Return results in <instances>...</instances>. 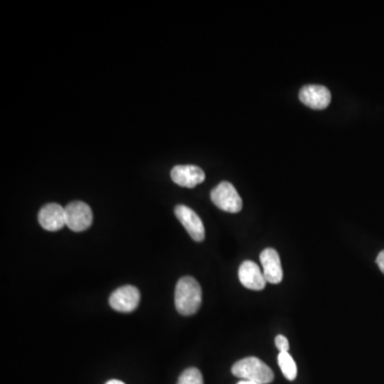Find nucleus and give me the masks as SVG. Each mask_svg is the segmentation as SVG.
Wrapping results in <instances>:
<instances>
[{
  "instance_id": "nucleus-1",
  "label": "nucleus",
  "mask_w": 384,
  "mask_h": 384,
  "mask_svg": "<svg viewBox=\"0 0 384 384\" xmlns=\"http://www.w3.org/2000/svg\"><path fill=\"white\" fill-rule=\"evenodd\" d=\"M175 307L180 315L196 314L202 305V288L192 277H184L177 282L175 288Z\"/></svg>"
},
{
  "instance_id": "nucleus-2",
  "label": "nucleus",
  "mask_w": 384,
  "mask_h": 384,
  "mask_svg": "<svg viewBox=\"0 0 384 384\" xmlns=\"http://www.w3.org/2000/svg\"><path fill=\"white\" fill-rule=\"evenodd\" d=\"M232 373L235 377L258 384L271 383L275 379L273 369L256 356H248L235 363Z\"/></svg>"
},
{
  "instance_id": "nucleus-3",
  "label": "nucleus",
  "mask_w": 384,
  "mask_h": 384,
  "mask_svg": "<svg viewBox=\"0 0 384 384\" xmlns=\"http://www.w3.org/2000/svg\"><path fill=\"white\" fill-rule=\"evenodd\" d=\"M211 199L214 204L228 213H239L243 209V200L231 182H222L212 190Z\"/></svg>"
},
{
  "instance_id": "nucleus-4",
  "label": "nucleus",
  "mask_w": 384,
  "mask_h": 384,
  "mask_svg": "<svg viewBox=\"0 0 384 384\" xmlns=\"http://www.w3.org/2000/svg\"><path fill=\"white\" fill-rule=\"evenodd\" d=\"M65 221L70 230L84 232L90 228L93 221V214L90 207L82 201H74L65 207Z\"/></svg>"
},
{
  "instance_id": "nucleus-5",
  "label": "nucleus",
  "mask_w": 384,
  "mask_h": 384,
  "mask_svg": "<svg viewBox=\"0 0 384 384\" xmlns=\"http://www.w3.org/2000/svg\"><path fill=\"white\" fill-rule=\"evenodd\" d=\"M140 292L136 286L125 285L119 287L110 295L109 305L114 311L131 313L140 303Z\"/></svg>"
},
{
  "instance_id": "nucleus-6",
  "label": "nucleus",
  "mask_w": 384,
  "mask_h": 384,
  "mask_svg": "<svg viewBox=\"0 0 384 384\" xmlns=\"http://www.w3.org/2000/svg\"><path fill=\"white\" fill-rule=\"evenodd\" d=\"M174 213L182 226L186 229L191 238L198 243L204 241V226H203L202 220L194 209H191L186 205H177L174 209Z\"/></svg>"
},
{
  "instance_id": "nucleus-7",
  "label": "nucleus",
  "mask_w": 384,
  "mask_h": 384,
  "mask_svg": "<svg viewBox=\"0 0 384 384\" xmlns=\"http://www.w3.org/2000/svg\"><path fill=\"white\" fill-rule=\"evenodd\" d=\"M299 99L312 109H326L331 103V92L327 87L320 84H307L301 88Z\"/></svg>"
},
{
  "instance_id": "nucleus-8",
  "label": "nucleus",
  "mask_w": 384,
  "mask_h": 384,
  "mask_svg": "<svg viewBox=\"0 0 384 384\" xmlns=\"http://www.w3.org/2000/svg\"><path fill=\"white\" fill-rule=\"evenodd\" d=\"M260 260L266 281L270 284L281 283L283 280V269L279 253L273 248H267L260 253Z\"/></svg>"
},
{
  "instance_id": "nucleus-9",
  "label": "nucleus",
  "mask_w": 384,
  "mask_h": 384,
  "mask_svg": "<svg viewBox=\"0 0 384 384\" xmlns=\"http://www.w3.org/2000/svg\"><path fill=\"white\" fill-rule=\"evenodd\" d=\"M171 178L178 186L194 188L205 180V173L197 165H175L171 171Z\"/></svg>"
},
{
  "instance_id": "nucleus-10",
  "label": "nucleus",
  "mask_w": 384,
  "mask_h": 384,
  "mask_svg": "<svg viewBox=\"0 0 384 384\" xmlns=\"http://www.w3.org/2000/svg\"><path fill=\"white\" fill-rule=\"evenodd\" d=\"M39 222L44 230L56 232L67 226L65 209L57 203H50L42 207L39 213Z\"/></svg>"
},
{
  "instance_id": "nucleus-11",
  "label": "nucleus",
  "mask_w": 384,
  "mask_h": 384,
  "mask_svg": "<svg viewBox=\"0 0 384 384\" xmlns=\"http://www.w3.org/2000/svg\"><path fill=\"white\" fill-rule=\"evenodd\" d=\"M238 278L241 283L248 290H263L266 287L267 281L264 273L256 263L246 260L239 267Z\"/></svg>"
},
{
  "instance_id": "nucleus-12",
  "label": "nucleus",
  "mask_w": 384,
  "mask_h": 384,
  "mask_svg": "<svg viewBox=\"0 0 384 384\" xmlns=\"http://www.w3.org/2000/svg\"><path fill=\"white\" fill-rule=\"evenodd\" d=\"M278 363H279L280 368H281L282 373H283L286 379L290 380V381L296 379L298 368H297L296 362L290 356V352H280L279 356H278Z\"/></svg>"
},
{
  "instance_id": "nucleus-13",
  "label": "nucleus",
  "mask_w": 384,
  "mask_h": 384,
  "mask_svg": "<svg viewBox=\"0 0 384 384\" xmlns=\"http://www.w3.org/2000/svg\"><path fill=\"white\" fill-rule=\"evenodd\" d=\"M177 384H204V381L201 371L196 367H191L182 371L178 378Z\"/></svg>"
},
{
  "instance_id": "nucleus-14",
  "label": "nucleus",
  "mask_w": 384,
  "mask_h": 384,
  "mask_svg": "<svg viewBox=\"0 0 384 384\" xmlns=\"http://www.w3.org/2000/svg\"><path fill=\"white\" fill-rule=\"evenodd\" d=\"M275 347L278 348L279 352H288V350H290V341L284 335H278L275 337Z\"/></svg>"
},
{
  "instance_id": "nucleus-15",
  "label": "nucleus",
  "mask_w": 384,
  "mask_h": 384,
  "mask_svg": "<svg viewBox=\"0 0 384 384\" xmlns=\"http://www.w3.org/2000/svg\"><path fill=\"white\" fill-rule=\"evenodd\" d=\"M375 263H377L378 267H379L381 273H384V250L383 251H381L379 254H378Z\"/></svg>"
},
{
  "instance_id": "nucleus-16",
  "label": "nucleus",
  "mask_w": 384,
  "mask_h": 384,
  "mask_svg": "<svg viewBox=\"0 0 384 384\" xmlns=\"http://www.w3.org/2000/svg\"><path fill=\"white\" fill-rule=\"evenodd\" d=\"M106 384H125L124 382L120 381V380H110V381H108Z\"/></svg>"
},
{
  "instance_id": "nucleus-17",
  "label": "nucleus",
  "mask_w": 384,
  "mask_h": 384,
  "mask_svg": "<svg viewBox=\"0 0 384 384\" xmlns=\"http://www.w3.org/2000/svg\"><path fill=\"white\" fill-rule=\"evenodd\" d=\"M237 384H258V383H256V382L246 381V380H243V381L238 382V383Z\"/></svg>"
}]
</instances>
